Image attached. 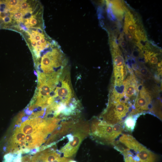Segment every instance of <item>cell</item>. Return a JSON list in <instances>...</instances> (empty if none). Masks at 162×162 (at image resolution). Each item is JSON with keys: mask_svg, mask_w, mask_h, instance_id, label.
<instances>
[{"mask_svg": "<svg viewBox=\"0 0 162 162\" xmlns=\"http://www.w3.org/2000/svg\"><path fill=\"white\" fill-rule=\"evenodd\" d=\"M132 106L121 96L111 95L107 106L100 116L101 120L111 125L117 124L129 115Z\"/></svg>", "mask_w": 162, "mask_h": 162, "instance_id": "cell-1", "label": "cell"}, {"mask_svg": "<svg viewBox=\"0 0 162 162\" xmlns=\"http://www.w3.org/2000/svg\"><path fill=\"white\" fill-rule=\"evenodd\" d=\"M123 121L115 125L101 120L95 119L91 125V134L97 141L104 144H112L123 130Z\"/></svg>", "mask_w": 162, "mask_h": 162, "instance_id": "cell-2", "label": "cell"}, {"mask_svg": "<svg viewBox=\"0 0 162 162\" xmlns=\"http://www.w3.org/2000/svg\"><path fill=\"white\" fill-rule=\"evenodd\" d=\"M66 60L59 46L49 50L42 58L41 68L44 74H50L55 72L57 68L62 69Z\"/></svg>", "mask_w": 162, "mask_h": 162, "instance_id": "cell-3", "label": "cell"}, {"mask_svg": "<svg viewBox=\"0 0 162 162\" xmlns=\"http://www.w3.org/2000/svg\"><path fill=\"white\" fill-rule=\"evenodd\" d=\"M111 44L113 64V82L115 87L119 88L123 84L127 71L124 58L117 44L114 41Z\"/></svg>", "mask_w": 162, "mask_h": 162, "instance_id": "cell-4", "label": "cell"}, {"mask_svg": "<svg viewBox=\"0 0 162 162\" xmlns=\"http://www.w3.org/2000/svg\"><path fill=\"white\" fill-rule=\"evenodd\" d=\"M77 126L75 129L73 140L69 142L61 150L65 157L72 156L76 152L81 141L89 132L88 125L86 124Z\"/></svg>", "mask_w": 162, "mask_h": 162, "instance_id": "cell-5", "label": "cell"}, {"mask_svg": "<svg viewBox=\"0 0 162 162\" xmlns=\"http://www.w3.org/2000/svg\"><path fill=\"white\" fill-rule=\"evenodd\" d=\"M135 99L130 114H141L150 109L152 100L151 92L145 86H141Z\"/></svg>", "mask_w": 162, "mask_h": 162, "instance_id": "cell-6", "label": "cell"}, {"mask_svg": "<svg viewBox=\"0 0 162 162\" xmlns=\"http://www.w3.org/2000/svg\"><path fill=\"white\" fill-rule=\"evenodd\" d=\"M128 68L130 73L124 82V89L122 94L126 101L132 105V103H134L138 94L139 86L137 79L133 72L129 68Z\"/></svg>", "mask_w": 162, "mask_h": 162, "instance_id": "cell-7", "label": "cell"}, {"mask_svg": "<svg viewBox=\"0 0 162 162\" xmlns=\"http://www.w3.org/2000/svg\"><path fill=\"white\" fill-rule=\"evenodd\" d=\"M69 81L68 78L63 79L61 85L55 90L53 96L54 99L59 100V103L65 106L70 102L73 95Z\"/></svg>", "mask_w": 162, "mask_h": 162, "instance_id": "cell-8", "label": "cell"}, {"mask_svg": "<svg viewBox=\"0 0 162 162\" xmlns=\"http://www.w3.org/2000/svg\"><path fill=\"white\" fill-rule=\"evenodd\" d=\"M129 148L133 149L139 158L140 162H157L158 156L140 143L136 140L130 144Z\"/></svg>", "mask_w": 162, "mask_h": 162, "instance_id": "cell-9", "label": "cell"}, {"mask_svg": "<svg viewBox=\"0 0 162 162\" xmlns=\"http://www.w3.org/2000/svg\"><path fill=\"white\" fill-rule=\"evenodd\" d=\"M140 114L132 115L129 114L123 121V130L126 131L132 132L134 129L137 119Z\"/></svg>", "mask_w": 162, "mask_h": 162, "instance_id": "cell-10", "label": "cell"}, {"mask_svg": "<svg viewBox=\"0 0 162 162\" xmlns=\"http://www.w3.org/2000/svg\"><path fill=\"white\" fill-rule=\"evenodd\" d=\"M118 151L124 156L125 162H140L139 158L132 150L121 147L118 149Z\"/></svg>", "mask_w": 162, "mask_h": 162, "instance_id": "cell-11", "label": "cell"}, {"mask_svg": "<svg viewBox=\"0 0 162 162\" xmlns=\"http://www.w3.org/2000/svg\"><path fill=\"white\" fill-rule=\"evenodd\" d=\"M10 12L12 18L19 21H22L23 20V14L20 11H15Z\"/></svg>", "mask_w": 162, "mask_h": 162, "instance_id": "cell-12", "label": "cell"}, {"mask_svg": "<svg viewBox=\"0 0 162 162\" xmlns=\"http://www.w3.org/2000/svg\"><path fill=\"white\" fill-rule=\"evenodd\" d=\"M30 5L25 1H21L20 5V11L22 13L29 10Z\"/></svg>", "mask_w": 162, "mask_h": 162, "instance_id": "cell-13", "label": "cell"}, {"mask_svg": "<svg viewBox=\"0 0 162 162\" xmlns=\"http://www.w3.org/2000/svg\"><path fill=\"white\" fill-rule=\"evenodd\" d=\"M14 159L13 154L8 153L4 155L2 162H13Z\"/></svg>", "mask_w": 162, "mask_h": 162, "instance_id": "cell-14", "label": "cell"}, {"mask_svg": "<svg viewBox=\"0 0 162 162\" xmlns=\"http://www.w3.org/2000/svg\"><path fill=\"white\" fill-rule=\"evenodd\" d=\"M37 23V20L35 18H34V16H32L29 20V24L30 26L36 25Z\"/></svg>", "mask_w": 162, "mask_h": 162, "instance_id": "cell-15", "label": "cell"}, {"mask_svg": "<svg viewBox=\"0 0 162 162\" xmlns=\"http://www.w3.org/2000/svg\"><path fill=\"white\" fill-rule=\"evenodd\" d=\"M2 19L4 22L6 24L10 23L12 21V18L10 16H5Z\"/></svg>", "mask_w": 162, "mask_h": 162, "instance_id": "cell-16", "label": "cell"}, {"mask_svg": "<svg viewBox=\"0 0 162 162\" xmlns=\"http://www.w3.org/2000/svg\"><path fill=\"white\" fill-rule=\"evenodd\" d=\"M125 34L126 38L127 41H131L134 39V36L130 33L128 32Z\"/></svg>", "mask_w": 162, "mask_h": 162, "instance_id": "cell-17", "label": "cell"}, {"mask_svg": "<svg viewBox=\"0 0 162 162\" xmlns=\"http://www.w3.org/2000/svg\"><path fill=\"white\" fill-rule=\"evenodd\" d=\"M20 27L23 30L26 32H27L28 30V28L26 27L25 25H24L22 23H20Z\"/></svg>", "mask_w": 162, "mask_h": 162, "instance_id": "cell-18", "label": "cell"}, {"mask_svg": "<svg viewBox=\"0 0 162 162\" xmlns=\"http://www.w3.org/2000/svg\"><path fill=\"white\" fill-rule=\"evenodd\" d=\"M31 44L32 45V46L34 47V48H36L37 46V44L35 40L34 39H31Z\"/></svg>", "mask_w": 162, "mask_h": 162, "instance_id": "cell-19", "label": "cell"}, {"mask_svg": "<svg viewBox=\"0 0 162 162\" xmlns=\"http://www.w3.org/2000/svg\"><path fill=\"white\" fill-rule=\"evenodd\" d=\"M120 44L122 47H125L126 46L127 43L125 41L122 40L120 41Z\"/></svg>", "mask_w": 162, "mask_h": 162, "instance_id": "cell-20", "label": "cell"}, {"mask_svg": "<svg viewBox=\"0 0 162 162\" xmlns=\"http://www.w3.org/2000/svg\"><path fill=\"white\" fill-rule=\"evenodd\" d=\"M68 162H76L74 160H70V161H68Z\"/></svg>", "mask_w": 162, "mask_h": 162, "instance_id": "cell-21", "label": "cell"}, {"mask_svg": "<svg viewBox=\"0 0 162 162\" xmlns=\"http://www.w3.org/2000/svg\"><path fill=\"white\" fill-rule=\"evenodd\" d=\"M1 13L0 12V14Z\"/></svg>", "mask_w": 162, "mask_h": 162, "instance_id": "cell-22", "label": "cell"}]
</instances>
